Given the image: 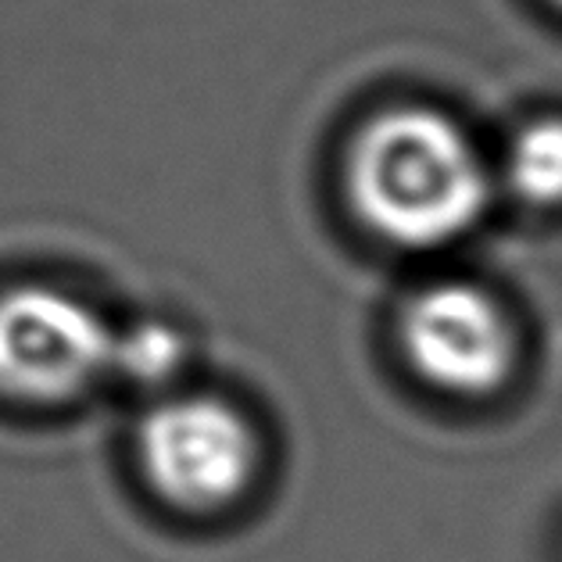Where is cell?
Listing matches in <instances>:
<instances>
[{"mask_svg":"<svg viewBox=\"0 0 562 562\" xmlns=\"http://www.w3.org/2000/svg\"><path fill=\"white\" fill-rule=\"evenodd\" d=\"M345 190L373 237L402 251H434L484 218L491 172L451 115L430 104H394L351 136Z\"/></svg>","mask_w":562,"mask_h":562,"instance_id":"obj_1","label":"cell"},{"mask_svg":"<svg viewBox=\"0 0 562 562\" xmlns=\"http://www.w3.org/2000/svg\"><path fill=\"white\" fill-rule=\"evenodd\" d=\"M136 462L166 505L187 516H215L248 498L262 445L251 419L226 397L180 394L144 416Z\"/></svg>","mask_w":562,"mask_h":562,"instance_id":"obj_2","label":"cell"},{"mask_svg":"<svg viewBox=\"0 0 562 562\" xmlns=\"http://www.w3.org/2000/svg\"><path fill=\"white\" fill-rule=\"evenodd\" d=\"M115 340L98 308L58 286L0 291V394L33 405L72 402L112 373Z\"/></svg>","mask_w":562,"mask_h":562,"instance_id":"obj_3","label":"cell"},{"mask_svg":"<svg viewBox=\"0 0 562 562\" xmlns=\"http://www.w3.org/2000/svg\"><path fill=\"white\" fill-rule=\"evenodd\" d=\"M397 345L427 387L480 402L516 376L519 334L509 308L470 280H441L405 301Z\"/></svg>","mask_w":562,"mask_h":562,"instance_id":"obj_4","label":"cell"},{"mask_svg":"<svg viewBox=\"0 0 562 562\" xmlns=\"http://www.w3.org/2000/svg\"><path fill=\"white\" fill-rule=\"evenodd\" d=\"M505 180L530 209H562V115H541L513 136Z\"/></svg>","mask_w":562,"mask_h":562,"instance_id":"obj_5","label":"cell"},{"mask_svg":"<svg viewBox=\"0 0 562 562\" xmlns=\"http://www.w3.org/2000/svg\"><path fill=\"white\" fill-rule=\"evenodd\" d=\"M187 345L183 337L166 323H144L115 340V366L112 373H122L140 387H161L183 366Z\"/></svg>","mask_w":562,"mask_h":562,"instance_id":"obj_6","label":"cell"},{"mask_svg":"<svg viewBox=\"0 0 562 562\" xmlns=\"http://www.w3.org/2000/svg\"><path fill=\"white\" fill-rule=\"evenodd\" d=\"M548 4H552V8H559V11H562V0H548Z\"/></svg>","mask_w":562,"mask_h":562,"instance_id":"obj_7","label":"cell"}]
</instances>
